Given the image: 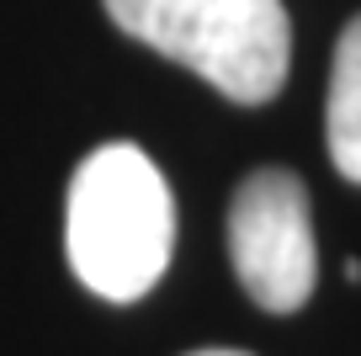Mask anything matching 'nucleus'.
Masks as SVG:
<instances>
[{
  "label": "nucleus",
  "mask_w": 361,
  "mask_h": 356,
  "mask_svg": "<svg viewBox=\"0 0 361 356\" xmlns=\"http://www.w3.org/2000/svg\"><path fill=\"white\" fill-rule=\"evenodd\" d=\"M69 271L106 303H133L165 277L176 250V202L138 144H102L80 160L64 213Z\"/></svg>",
  "instance_id": "f257e3e1"
},
{
  "label": "nucleus",
  "mask_w": 361,
  "mask_h": 356,
  "mask_svg": "<svg viewBox=\"0 0 361 356\" xmlns=\"http://www.w3.org/2000/svg\"><path fill=\"white\" fill-rule=\"evenodd\" d=\"M106 16L144 48L186 64L239 107L287 85L293 22L282 0H102Z\"/></svg>",
  "instance_id": "f03ea898"
},
{
  "label": "nucleus",
  "mask_w": 361,
  "mask_h": 356,
  "mask_svg": "<svg viewBox=\"0 0 361 356\" xmlns=\"http://www.w3.org/2000/svg\"><path fill=\"white\" fill-rule=\"evenodd\" d=\"M228 261L234 277L266 314H293L308 303L319 277L308 186L282 165L250 170L228 202Z\"/></svg>",
  "instance_id": "7ed1b4c3"
},
{
  "label": "nucleus",
  "mask_w": 361,
  "mask_h": 356,
  "mask_svg": "<svg viewBox=\"0 0 361 356\" xmlns=\"http://www.w3.org/2000/svg\"><path fill=\"white\" fill-rule=\"evenodd\" d=\"M324 138H329V160H335V170L361 186V16L340 32V43H335Z\"/></svg>",
  "instance_id": "20e7f679"
},
{
  "label": "nucleus",
  "mask_w": 361,
  "mask_h": 356,
  "mask_svg": "<svg viewBox=\"0 0 361 356\" xmlns=\"http://www.w3.org/2000/svg\"><path fill=\"white\" fill-rule=\"evenodd\" d=\"M192 356H250V351H192Z\"/></svg>",
  "instance_id": "39448f33"
}]
</instances>
